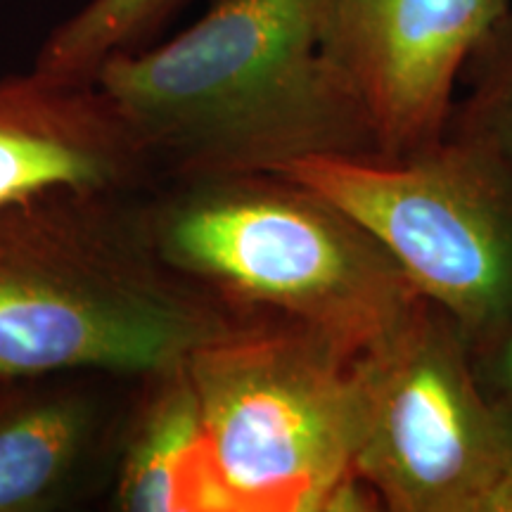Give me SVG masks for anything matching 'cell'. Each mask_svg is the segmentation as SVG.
Wrapping results in <instances>:
<instances>
[{"instance_id": "6da1fadb", "label": "cell", "mask_w": 512, "mask_h": 512, "mask_svg": "<svg viewBox=\"0 0 512 512\" xmlns=\"http://www.w3.org/2000/svg\"><path fill=\"white\" fill-rule=\"evenodd\" d=\"M325 0H214L162 46L107 60L95 86L157 181L382 157L354 86L320 50Z\"/></svg>"}, {"instance_id": "7a4b0ae2", "label": "cell", "mask_w": 512, "mask_h": 512, "mask_svg": "<svg viewBox=\"0 0 512 512\" xmlns=\"http://www.w3.org/2000/svg\"><path fill=\"white\" fill-rule=\"evenodd\" d=\"M140 195L60 185L0 204V380H138L256 320L166 264Z\"/></svg>"}, {"instance_id": "3957f363", "label": "cell", "mask_w": 512, "mask_h": 512, "mask_svg": "<svg viewBox=\"0 0 512 512\" xmlns=\"http://www.w3.org/2000/svg\"><path fill=\"white\" fill-rule=\"evenodd\" d=\"M140 214L159 256L247 318H271L361 356L422 297L337 204L290 178L223 174L157 181Z\"/></svg>"}, {"instance_id": "277c9868", "label": "cell", "mask_w": 512, "mask_h": 512, "mask_svg": "<svg viewBox=\"0 0 512 512\" xmlns=\"http://www.w3.org/2000/svg\"><path fill=\"white\" fill-rule=\"evenodd\" d=\"M228 512L382 508L354 472L366 425L358 356L256 318L188 358Z\"/></svg>"}, {"instance_id": "5b68a950", "label": "cell", "mask_w": 512, "mask_h": 512, "mask_svg": "<svg viewBox=\"0 0 512 512\" xmlns=\"http://www.w3.org/2000/svg\"><path fill=\"white\" fill-rule=\"evenodd\" d=\"M380 242L472 349L512 330V169L467 140L418 155L309 157L271 171Z\"/></svg>"}, {"instance_id": "8992f818", "label": "cell", "mask_w": 512, "mask_h": 512, "mask_svg": "<svg viewBox=\"0 0 512 512\" xmlns=\"http://www.w3.org/2000/svg\"><path fill=\"white\" fill-rule=\"evenodd\" d=\"M358 366L366 425L354 472L384 510L508 512L512 427L446 313L422 299Z\"/></svg>"}, {"instance_id": "52a82bcc", "label": "cell", "mask_w": 512, "mask_h": 512, "mask_svg": "<svg viewBox=\"0 0 512 512\" xmlns=\"http://www.w3.org/2000/svg\"><path fill=\"white\" fill-rule=\"evenodd\" d=\"M512 0H325L320 50L354 86L382 157L439 145L465 64Z\"/></svg>"}, {"instance_id": "ba28073f", "label": "cell", "mask_w": 512, "mask_h": 512, "mask_svg": "<svg viewBox=\"0 0 512 512\" xmlns=\"http://www.w3.org/2000/svg\"><path fill=\"white\" fill-rule=\"evenodd\" d=\"M155 171L95 83H69L31 69L0 76V204L31 192L147 190Z\"/></svg>"}, {"instance_id": "9c48e42d", "label": "cell", "mask_w": 512, "mask_h": 512, "mask_svg": "<svg viewBox=\"0 0 512 512\" xmlns=\"http://www.w3.org/2000/svg\"><path fill=\"white\" fill-rule=\"evenodd\" d=\"M119 432L114 508L228 512L188 361L138 377Z\"/></svg>"}, {"instance_id": "30bf717a", "label": "cell", "mask_w": 512, "mask_h": 512, "mask_svg": "<svg viewBox=\"0 0 512 512\" xmlns=\"http://www.w3.org/2000/svg\"><path fill=\"white\" fill-rule=\"evenodd\" d=\"M110 430L105 399L79 375L0 380V512L60 503Z\"/></svg>"}, {"instance_id": "8fae6325", "label": "cell", "mask_w": 512, "mask_h": 512, "mask_svg": "<svg viewBox=\"0 0 512 512\" xmlns=\"http://www.w3.org/2000/svg\"><path fill=\"white\" fill-rule=\"evenodd\" d=\"M188 0H86L50 31L36 72L69 83H93L110 57L150 46Z\"/></svg>"}, {"instance_id": "7c38bea8", "label": "cell", "mask_w": 512, "mask_h": 512, "mask_svg": "<svg viewBox=\"0 0 512 512\" xmlns=\"http://www.w3.org/2000/svg\"><path fill=\"white\" fill-rule=\"evenodd\" d=\"M472 91L458 117L456 138L479 145L512 169V3L465 64ZM448 121V126H451Z\"/></svg>"}, {"instance_id": "4fadbf2b", "label": "cell", "mask_w": 512, "mask_h": 512, "mask_svg": "<svg viewBox=\"0 0 512 512\" xmlns=\"http://www.w3.org/2000/svg\"><path fill=\"white\" fill-rule=\"evenodd\" d=\"M472 358L484 392L512 427V330L472 349Z\"/></svg>"}]
</instances>
